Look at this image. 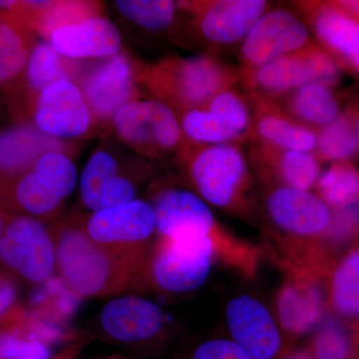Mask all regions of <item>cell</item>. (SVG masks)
Masks as SVG:
<instances>
[{"label": "cell", "mask_w": 359, "mask_h": 359, "mask_svg": "<svg viewBox=\"0 0 359 359\" xmlns=\"http://www.w3.org/2000/svg\"><path fill=\"white\" fill-rule=\"evenodd\" d=\"M56 271L78 297L134 292L143 261L97 244L84 231L83 216L68 217L50 228Z\"/></svg>", "instance_id": "3957f363"}, {"label": "cell", "mask_w": 359, "mask_h": 359, "mask_svg": "<svg viewBox=\"0 0 359 359\" xmlns=\"http://www.w3.org/2000/svg\"><path fill=\"white\" fill-rule=\"evenodd\" d=\"M311 43L306 21L292 11H266L241 44L243 69L259 67Z\"/></svg>", "instance_id": "e0dca14e"}, {"label": "cell", "mask_w": 359, "mask_h": 359, "mask_svg": "<svg viewBox=\"0 0 359 359\" xmlns=\"http://www.w3.org/2000/svg\"><path fill=\"white\" fill-rule=\"evenodd\" d=\"M224 323L229 339L252 359H278L287 347L271 309L252 295L231 297L224 306Z\"/></svg>", "instance_id": "5bb4252c"}, {"label": "cell", "mask_w": 359, "mask_h": 359, "mask_svg": "<svg viewBox=\"0 0 359 359\" xmlns=\"http://www.w3.org/2000/svg\"><path fill=\"white\" fill-rule=\"evenodd\" d=\"M217 264L216 252L208 243L156 238L142 263L134 292H193L207 282Z\"/></svg>", "instance_id": "8992f818"}, {"label": "cell", "mask_w": 359, "mask_h": 359, "mask_svg": "<svg viewBox=\"0 0 359 359\" xmlns=\"http://www.w3.org/2000/svg\"><path fill=\"white\" fill-rule=\"evenodd\" d=\"M112 125L125 145L151 159L180 154L188 143L174 111L155 99H138L123 106Z\"/></svg>", "instance_id": "ba28073f"}, {"label": "cell", "mask_w": 359, "mask_h": 359, "mask_svg": "<svg viewBox=\"0 0 359 359\" xmlns=\"http://www.w3.org/2000/svg\"><path fill=\"white\" fill-rule=\"evenodd\" d=\"M252 112V139L273 147L313 153L318 131L283 112L269 97L249 93Z\"/></svg>", "instance_id": "ffe728a7"}, {"label": "cell", "mask_w": 359, "mask_h": 359, "mask_svg": "<svg viewBox=\"0 0 359 359\" xmlns=\"http://www.w3.org/2000/svg\"><path fill=\"white\" fill-rule=\"evenodd\" d=\"M205 108L235 132L242 142L252 141V112L249 95L241 93L236 85L219 91Z\"/></svg>", "instance_id": "1f68e13d"}, {"label": "cell", "mask_w": 359, "mask_h": 359, "mask_svg": "<svg viewBox=\"0 0 359 359\" xmlns=\"http://www.w3.org/2000/svg\"><path fill=\"white\" fill-rule=\"evenodd\" d=\"M359 233V201L344 209L332 211V222L325 237L328 250L353 240Z\"/></svg>", "instance_id": "d590c367"}, {"label": "cell", "mask_w": 359, "mask_h": 359, "mask_svg": "<svg viewBox=\"0 0 359 359\" xmlns=\"http://www.w3.org/2000/svg\"><path fill=\"white\" fill-rule=\"evenodd\" d=\"M11 217L13 216H11V215L0 205V241H1L2 233H4L7 222L11 219Z\"/></svg>", "instance_id": "b9f144b4"}, {"label": "cell", "mask_w": 359, "mask_h": 359, "mask_svg": "<svg viewBox=\"0 0 359 359\" xmlns=\"http://www.w3.org/2000/svg\"><path fill=\"white\" fill-rule=\"evenodd\" d=\"M311 334L306 344L314 359L353 358L355 337L339 318L325 316Z\"/></svg>", "instance_id": "d6a6232c"}, {"label": "cell", "mask_w": 359, "mask_h": 359, "mask_svg": "<svg viewBox=\"0 0 359 359\" xmlns=\"http://www.w3.org/2000/svg\"><path fill=\"white\" fill-rule=\"evenodd\" d=\"M313 189L332 211L355 204L359 201L358 169L349 162L332 163L320 172Z\"/></svg>", "instance_id": "f546056e"}, {"label": "cell", "mask_w": 359, "mask_h": 359, "mask_svg": "<svg viewBox=\"0 0 359 359\" xmlns=\"http://www.w3.org/2000/svg\"><path fill=\"white\" fill-rule=\"evenodd\" d=\"M148 202L156 216V238L202 241L212 245L219 264L247 280L257 278L263 249L238 237L217 221L211 207L192 190L157 187Z\"/></svg>", "instance_id": "6da1fadb"}, {"label": "cell", "mask_w": 359, "mask_h": 359, "mask_svg": "<svg viewBox=\"0 0 359 359\" xmlns=\"http://www.w3.org/2000/svg\"><path fill=\"white\" fill-rule=\"evenodd\" d=\"M87 339H76L63 347L59 353L54 354L50 359H77L86 346Z\"/></svg>", "instance_id": "f35d334b"}, {"label": "cell", "mask_w": 359, "mask_h": 359, "mask_svg": "<svg viewBox=\"0 0 359 359\" xmlns=\"http://www.w3.org/2000/svg\"><path fill=\"white\" fill-rule=\"evenodd\" d=\"M114 4L125 18L151 32L171 26L178 7L177 2L171 0H117Z\"/></svg>", "instance_id": "e575fe53"}, {"label": "cell", "mask_w": 359, "mask_h": 359, "mask_svg": "<svg viewBox=\"0 0 359 359\" xmlns=\"http://www.w3.org/2000/svg\"><path fill=\"white\" fill-rule=\"evenodd\" d=\"M187 140L203 145L243 143L235 132L217 119L205 108H196L176 114Z\"/></svg>", "instance_id": "836d02e7"}, {"label": "cell", "mask_w": 359, "mask_h": 359, "mask_svg": "<svg viewBox=\"0 0 359 359\" xmlns=\"http://www.w3.org/2000/svg\"><path fill=\"white\" fill-rule=\"evenodd\" d=\"M327 309L335 318L359 323V244L335 259L325 282Z\"/></svg>", "instance_id": "4316f807"}, {"label": "cell", "mask_w": 359, "mask_h": 359, "mask_svg": "<svg viewBox=\"0 0 359 359\" xmlns=\"http://www.w3.org/2000/svg\"><path fill=\"white\" fill-rule=\"evenodd\" d=\"M177 4L180 8L192 14L194 25L207 43L221 47L242 43L269 6V2L264 0H212Z\"/></svg>", "instance_id": "2e32d148"}, {"label": "cell", "mask_w": 359, "mask_h": 359, "mask_svg": "<svg viewBox=\"0 0 359 359\" xmlns=\"http://www.w3.org/2000/svg\"><path fill=\"white\" fill-rule=\"evenodd\" d=\"M147 174L145 168L127 166L108 149H97L80 177L82 203L94 212L132 202Z\"/></svg>", "instance_id": "4fadbf2b"}, {"label": "cell", "mask_w": 359, "mask_h": 359, "mask_svg": "<svg viewBox=\"0 0 359 359\" xmlns=\"http://www.w3.org/2000/svg\"><path fill=\"white\" fill-rule=\"evenodd\" d=\"M276 268L283 276L273 294L271 311L287 346H294L297 339L313 334L327 316L325 285L302 269L289 266Z\"/></svg>", "instance_id": "9c48e42d"}, {"label": "cell", "mask_w": 359, "mask_h": 359, "mask_svg": "<svg viewBox=\"0 0 359 359\" xmlns=\"http://www.w3.org/2000/svg\"><path fill=\"white\" fill-rule=\"evenodd\" d=\"M84 70L81 61L61 55L46 41L35 44L25 67V75L30 89L39 95L47 87L60 82L77 85Z\"/></svg>", "instance_id": "83f0119b"}, {"label": "cell", "mask_w": 359, "mask_h": 359, "mask_svg": "<svg viewBox=\"0 0 359 359\" xmlns=\"http://www.w3.org/2000/svg\"><path fill=\"white\" fill-rule=\"evenodd\" d=\"M33 122L42 134L58 140L80 138L94 123L79 87L72 82L53 84L40 92Z\"/></svg>", "instance_id": "ac0fdd59"}, {"label": "cell", "mask_w": 359, "mask_h": 359, "mask_svg": "<svg viewBox=\"0 0 359 359\" xmlns=\"http://www.w3.org/2000/svg\"><path fill=\"white\" fill-rule=\"evenodd\" d=\"M238 76L250 93L276 98L306 84L332 87L339 79V67L327 51L311 42L266 65L252 69L241 68Z\"/></svg>", "instance_id": "52a82bcc"}, {"label": "cell", "mask_w": 359, "mask_h": 359, "mask_svg": "<svg viewBox=\"0 0 359 359\" xmlns=\"http://www.w3.org/2000/svg\"><path fill=\"white\" fill-rule=\"evenodd\" d=\"M104 359H127L126 358H123L121 355H111L109 358H104Z\"/></svg>", "instance_id": "f6af8a7d"}, {"label": "cell", "mask_w": 359, "mask_h": 359, "mask_svg": "<svg viewBox=\"0 0 359 359\" xmlns=\"http://www.w3.org/2000/svg\"><path fill=\"white\" fill-rule=\"evenodd\" d=\"M316 155L323 162H348L359 151L354 113H342L334 122L318 130Z\"/></svg>", "instance_id": "4dcf8cb0"}, {"label": "cell", "mask_w": 359, "mask_h": 359, "mask_svg": "<svg viewBox=\"0 0 359 359\" xmlns=\"http://www.w3.org/2000/svg\"><path fill=\"white\" fill-rule=\"evenodd\" d=\"M190 359H252L244 349L226 337H212L200 342Z\"/></svg>", "instance_id": "8d00e7d4"}, {"label": "cell", "mask_w": 359, "mask_h": 359, "mask_svg": "<svg viewBox=\"0 0 359 359\" xmlns=\"http://www.w3.org/2000/svg\"><path fill=\"white\" fill-rule=\"evenodd\" d=\"M278 359H314L308 344L287 346Z\"/></svg>", "instance_id": "ab89813d"}, {"label": "cell", "mask_w": 359, "mask_h": 359, "mask_svg": "<svg viewBox=\"0 0 359 359\" xmlns=\"http://www.w3.org/2000/svg\"><path fill=\"white\" fill-rule=\"evenodd\" d=\"M70 146L62 140L42 134L34 126L16 127L0 133V189L34 165L50 151L66 153Z\"/></svg>", "instance_id": "7402d4cb"}, {"label": "cell", "mask_w": 359, "mask_h": 359, "mask_svg": "<svg viewBox=\"0 0 359 359\" xmlns=\"http://www.w3.org/2000/svg\"><path fill=\"white\" fill-rule=\"evenodd\" d=\"M99 325L107 339L135 348L160 346L169 335L162 309L137 295L107 302L99 314Z\"/></svg>", "instance_id": "9a60e30c"}, {"label": "cell", "mask_w": 359, "mask_h": 359, "mask_svg": "<svg viewBox=\"0 0 359 359\" xmlns=\"http://www.w3.org/2000/svg\"><path fill=\"white\" fill-rule=\"evenodd\" d=\"M18 290L15 276L0 269V327L6 323L21 308L18 304Z\"/></svg>", "instance_id": "74e56055"}, {"label": "cell", "mask_w": 359, "mask_h": 359, "mask_svg": "<svg viewBox=\"0 0 359 359\" xmlns=\"http://www.w3.org/2000/svg\"><path fill=\"white\" fill-rule=\"evenodd\" d=\"M32 32L18 16L0 13V84L13 81L25 69L35 46Z\"/></svg>", "instance_id": "f1b7e54d"}, {"label": "cell", "mask_w": 359, "mask_h": 359, "mask_svg": "<svg viewBox=\"0 0 359 359\" xmlns=\"http://www.w3.org/2000/svg\"><path fill=\"white\" fill-rule=\"evenodd\" d=\"M100 2L65 0V1H16L9 13L18 16L32 32L49 40L61 27L102 16Z\"/></svg>", "instance_id": "cb8c5ba5"}, {"label": "cell", "mask_w": 359, "mask_h": 359, "mask_svg": "<svg viewBox=\"0 0 359 359\" xmlns=\"http://www.w3.org/2000/svg\"><path fill=\"white\" fill-rule=\"evenodd\" d=\"M297 4L321 43L346 62L359 51V20L335 6L334 2L304 1Z\"/></svg>", "instance_id": "603a6c76"}, {"label": "cell", "mask_w": 359, "mask_h": 359, "mask_svg": "<svg viewBox=\"0 0 359 359\" xmlns=\"http://www.w3.org/2000/svg\"><path fill=\"white\" fill-rule=\"evenodd\" d=\"M354 119H355L356 134H358L359 144V113H354Z\"/></svg>", "instance_id": "ee69618b"}, {"label": "cell", "mask_w": 359, "mask_h": 359, "mask_svg": "<svg viewBox=\"0 0 359 359\" xmlns=\"http://www.w3.org/2000/svg\"><path fill=\"white\" fill-rule=\"evenodd\" d=\"M83 226L97 244L141 262L156 238L154 210L141 199L83 216Z\"/></svg>", "instance_id": "30bf717a"}, {"label": "cell", "mask_w": 359, "mask_h": 359, "mask_svg": "<svg viewBox=\"0 0 359 359\" xmlns=\"http://www.w3.org/2000/svg\"><path fill=\"white\" fill-rule=\"evenodd\" d=\"M349 65L353 66L354 68H356V69L359 70V51L358 52V54L354 56L353 60L349 62Z\"/></svg>", "instance_id": "7bdbcfd3"}, {"label": "cell", "mask_w": 359, "mask_h": 359, "mask_svg": "<svg viewBox=\"0 0 359 359\" xmlns=\"http://www.w3.org/2000/svg\"><path fill=\"white\" fill-rule=\"evenodd\" d=\"M271 99L295 121L316 131L327 126L339 116V101L327 85L306 84Z\"/></svg>", "instance_id": "484cf974"}, {"label": "cell", "mask_w": 359, "mask_h": 359, "mask_svg": "<svg viewBox=\"0 0 359 359\" xmlns=\"http://www.w3.org/2000/svg\"><path fill=\"white\" fill-rule=\"evenodd\" d=\"M179 156L193 192L210 207L245 223L259 224V185L238 144L203 145L188 141Z\"/></svg>", "instance_id": "7a4b0ae2"}, {"label": "cell", "mask_w": 359, "mask_h": 359, "mask_svg": "<svg viewBox=\"0 0 359 359\" xmlns=\"http://www.w3.org/2000/svg\"><path fill=\"white\" fill-rule=\"evenodd\" d=\"M0 264L11 275L20 276L25 282H45L56 269L50 229L32 217H11L0 241Z\"/></svg>", "instance_id": "8fae6325"}, {"label": "cell", "mask_w": 359, "mask_h": 359, "mask_svg": "<svg viewBox=\"0 0 359 359\" xmlns=\"http://www.w3.org/2000/svg\"><path fill=\"white\" fill-rule=\"evenodd\" d=\"M136 73L137 65L121 52L85 68L77 86L94 123L112 121L123 106L138 100Z\"/></svg>", "instance_id": "7c38bea8"}, {"label": "cell", "mask_w": 359, "mask_h": 359, "mask_svg": "<svg viewBox=\"0 0 359 359\" xmlns=\"http://www.w3.org/2000/svg\"><path fill=\"white\" fill-rule=\"evenodd\" d=\"M48 42L61 55L75 60L111 57L122 47L121 33L103 15L59 28Z\"/></svg>", "instance_id": "44dd1931"}, {"label": "cell", "mask_w": 359, "mask_h": 359, "mask_svg": "<svg viewBox=\"0 0 359 359\" xmlns=\"http://www.w3.org/2000/svg\"><path fill=\"white\" fill-rule=\"evenodd\" d=\"M56 342L54 330L21 308L0 327V359H50Z\"/></svg>", "instance_id": "d4e9b609"}, {"label": "cell", "mask_w": 359, "mask_h": 359, "mask_svg": "<svg viewBox=\"0 0 359 359\" xmlns=\"http://www.w3.org/2000/svg\"><path fill=\"white\" fill-rule=\"evenodd\" d=\"M250 163L257 185H280L311 191L320 176V161L313 153L273 147L252 140Z\"/></svg>", "instance_id": "d6986e66"}, {"label": "cell", "mask_w": 359, "mask_h": 359, "mask_svg": "<svg viewBox=\"0 0 359 359\" xmlns=\"http://www.w3.org/2000/svg\"><path fill=\"white\" fill-rule=\"evenodd\" d=\"M136 78L137 83L175 114L204 108L219 91L240 82L238 71L209 55L172 56L152 65H137Z\"/></svg>", "instance_id": "5b68a950"}, {"label": "cell", "mask_w": 359, "mask_h": 359, "mask_svg": "<svg viewBox=\"0 0 359 359\" xmlns=\"http://www.w3.org/2000/svg\"><path fill=\"white\" fill-rule=\"evenodd\" d=\"M332 2L344 13L359 20V0H341V1Z\"/></svg>", "instance_id": "60d3db41"}, {"label": "cell", "mask_w": 359, "mask_h": 359, "mask_svg": "<svg viewBox=\"0 0 359 359\" xmlns=\"http://www.w3.org/2000/svg\"><path fill=\"white\" fill-rule=\"evenodd\" d=\"M259 189L266 248L295 256L325 244L332 211L316 193L280 185Z\"/></svg>", "instance_id": "277c9868"}]
</instances>
